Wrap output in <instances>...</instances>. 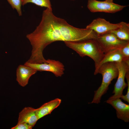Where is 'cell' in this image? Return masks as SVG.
Segmentation results:
<instances>
[{
  "mask_svg": "<svg viewBox=\"0 0 129 129\" xmlns=\"http://www.w3.org/2000/svg\"><path fill=\"white\" fill-rule=\"evenodd\" d=\"M97 35L92 30L75 27L64 19L55 16L52 9L48 8L43 12L41 21L26 38L32 47L31 54L26 62L42 63L47 62L43 51L48 45L57 41L78 42L96 39Z\"/></svg>",
  "mask_w": 129,
  "mask_h": 129,
  "instance_id": "6da1fadb",
  "label": "cell"
},
{
  "mask_svg": "<svg viewBox=\"0 0 129 129\" xmlns=\"http://www.w3.org/2000/svg\"><path fill=\"white\" fill-rule=\"evenodd\" d=\"M66 45L83 57L87 56L94 62L96 68L103 58L104 53L96 39L78 42H64Z\"/></svg>",
  "mask_w": 129,
  "mask_h": 129,
  "instance_id": "7a4b0ae2",
  "label": "cell"
},
{
  "mask_svg": "<svg viewBox=\"0 0 129 129\" xmlns=\"http://www.w3.org/2000/svg\"><path fill=\"white\" fill-rule=\"evenodd\" d=\"M98 73L102 75V82L98 89L94 91L92 100L90 103H100L102 96L107 92L111 81L117 77L118 71L116 62H108L103 64L94 72V74L96 75Z\"/></svg>",
  "mask_w": 129,
  "mask_h": 129,
  "instance_id": "3957f363",
  "label": "cell"
},
{
  "mask_svg": "<svg viewBox=\"0 0 129 129\" xmlns=\"http://www.w3.org/2000/svg\"><path fill=\"white\" fill-rule=\"evenodd\" d=\"M116 63L118 71V78L113 91V95L108 98L110 100L121 98L123 95V90L128 86L125 78L126 73L129 71V61H122Z\"/></svg>",
  "mask_w": 129,
  "mask_h": 129,
  "instance_id": "277c9868",
  "label": "cell"
},
{
  "mask_svg": "<svg viewBox=\"0 0 129 129\" xmlns=\"http://www.w3.org/2000/svg\"><path fill=\"white\" fill-rule=\"evenodd\" d=\"M126 6L120 5L114 3L113 0L99 1L88 0L87 7L91 12H98L114 13L122 10Z\"/></svg>",
  "mask_w": 129,
  "mask_h": 129,
  "instance_id": "5b68a950",
  "label": "cell"
},
{
  "mask_svg": "<svg viewBox=\"0 0 129 129\" xmlns=\"http://www.w3.org/2000/svg\"><path fill=\"white\" fill-rule=\"evenodd\" d=\"M24 64L37 71H47L52 73L56 77L61 76L65 70L63 64L60 61L48 59L47 62L42 63H31L26 62Z\"/></svg>",
  "mask_w": 129,
  "mask_h": 129,
  "instance_id": "8992f818",
  "label": "cell"
},
{
  "mask_svg": "<svg viewBox=\"0 0 129 129\" xmlns=\"http://www.w3.org/2000/svg\"><path fill=\"white\" fill-rule=\"evenodd\" d=\"M96 39L104 54L110 51L120 49L129 42L119 39L111 32L99 36Z\"/></svg>",
  "mask_w": 129,
  "mask_h": 129,
  "instance_id": "52a82bcc",
  "label": "cell"
},
{
  "mask_svg": "<svg viewBox=\"0 0 129 129\" xmlns=\"http://www.w3.org/2000/svg\"><path fill=\"white\" fill-rule=\"evenodd\" d=\"M121 22L113 24L105 19L98 18L94 20L86 28L93 30L97 36L106 33L110 32L119 27Z\"/></svg>",
  "mask_w": 129,
  "mask_h": 129,
  "instance_id": "ba28073f",
  "label": "cell"
},
{
  "mask_svg": "<svg viewBox=\"0 0 129 129\" xmlns=\"http://www.w3.org/2000/svg\"><path fill=\"white\" fill-rule=\"evenodd\" d=\"M106 102L111 105L116 110V116L119 119L125 122L129 121V104L123 102L120 98L108 99Z\"/></svg>",
  "mask_w": 129,
  "mask_h": 129,
  "instance_id": "9c48e42d",
  "label": "cell"
},
{
  "mask_svg": "<svg viewBox=\"0 0 129 129\" xmlns=\"http://www.w3.org/2000/svg\"><path fill=\"white\" fill-rule=\"evenodd\" d=\"M37 71L25 64L20 65L18 67L16 70V80L20 86L24 87L28 84L30 77Z\"/></svg>",
  "mask_w": 129,
  "mask_h": 129,
  "instance_id": "30bf717a",
  "label": "cell"
},
{
  "mask_svg": "<svg viewBox=\"0 0 129 129\" xmlns=\"http://www.w3.org/2000/svg\"><path fill=\"white\" fill-rule=\"evenodd\" d=\"M38 119L36 109L30 107H26L19 113L18 123L25 122L33 127Z\"/></svg>",
  "mask_w": 129,
  "mask_h": 129,
  "instance_id": "8fae6325",
  "label": "cell"
},
{
  "mask_svg": "<svg viewBox=\"0 0 129 129\" xmlns=\"http://www.w3.org/2000/svg\"><path fill=\"white\" fill-rule=\"evenodd\" d=\"M61 100L56 98L44 104L39 108L36 109L38 119L49 114L60 104Z\"/></svg>",
  "mask_w": 129,
  "mask_h": 129,
  "instance_id": "7c38bea8",
  "label": "cell"
},
{
  "mask_svg": "<svg viewBox=\"0 0 129 129\" xmlns=\"http://www.w3.org/2000/svg\"><path fill=\"white\" fill-rule=\"evenodd\" d=\"M123 61V58L120 49L110 51L104 54L97 66L95 68L94 72L103 64L108 62H118Z\"/></svg>",
  "mask_w": 129,
  "mask_h": 129,
  "instance_id": "4fadbf2b",
  "label": "cell"
},
{
  "mask_svg": "<svg viewBox=\"0 0 129 129\" xmlns=\"http://www.w3.org/2000/svg\"><path fill=\"white\" fill-rule=\"evenodd\" d=\"M121 22V25L119 27L111 32L119 39L129 41V24L123 22Z\"/></svg>",
  "mask_w": 129,
  "mask_h": 129,
  "instance_id": "5bb4252c",
  "label": "cell"
},
{
  "mask_svg": "<svg viewBox=\"0 0 129 129\" xmlns=\"http://www.w3.org/2000/svg\"><path fill=\"white\" fill-rule=\"evenodd\" d=\"M22 5L24 6L27 3H32L37 6L52 9L50 0H21Z\"/></svg>",
  "mask_w": 129,
  "mask_h": 129,
  "instance_id": "9a60e30c",
  "label": "cell"
},
{
  "mask_svg": "<svg viewBox=\"0 0 129 129\" xmlns=\"http://www.w3.org/2000/svg\"><path fill=\"white\" fill-rule=\"evenodd\" d=\"M12 8L15 9L19 16L22 15L21 6L22 5L21 0H7Z\"/></svg>",
  "mask_w": 129,
  "mask_h": 129,
  "instance_id": "2e32d148",
  "label": "cell"
},
{
  "mask_svg": "<svg viewBox=\"0 0 129 129\" xmlns=\"http://www.w3.org/2000/svg\"><path fill=\"white\" fill-rule=\"evenodd\" d=\"M123 61H129V42L120 48Z\"/></svg>",
  "mask_w": 129,
  "mask_h": 129,
  "instance_id": "e0dca14e",
  "label": "cell"
},
{
  "mask_svg": "<svg viewBox=\"0 0 129 129\" xmlns=\"http://www.w3.org/2000/svg\"><path fill=\"white\" fill-rule=\"evenodd\" d=\"M32 127L28 124L24 122L17 123L15 126L11 129H31Z\"/></svg>",
  "mask_w": 129,
  "mask_h": 129,
  "instance_id": "ac0fdd59",
  "label": "cell"
},
{
  "mask_svg": "<svg viewBox=\"0 0 129 129\" xmlns=\"http://www.w3.org/2000/svg\"><path fill=\"white\" fill-rule=\"evenodd\" d=\"M128 84V88L127 92L126 95H123L121 97V98L124 101H126L128 103H129V71L126 73L125 77Z\"/></svg>",
  "mask_w": 129,
  "mask_h": 129,
  "instance_id": "d6986e66",
  "label": "cell"
},
{
  "mask_svg": "<svg viewBox=\"0 0 129 129\" xmlns=\"http://www.w3.org/2000/svg\"></svg>",
  "mask_w": 129,
  "mask_h": 129,
  "instance_id": "ffe728a7",
  "label": "cell"
}]
</instances>
